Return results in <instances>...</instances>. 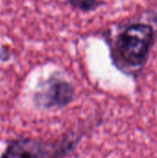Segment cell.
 <instances>
[{
    "instance_id": "obj_1",
    "label": "cell",
    "mask_w": 157,
    "mask_h": 158,
    "mask_svg": "<svg viewBox=\"0 0 157 158\" xmlns=\"http://www.w3.org/2000/svg\"><path fill=\"white\" fill-rule=\"evenodd\" d=\"M155 37V30L150 24L136 22L128 25L111 45L114 65L124 74L137 79L148 60Z\"/></svg>"
},
{
    "instance_id": "obj_2",
    "label": "cell",
    "mask_w": 157,
    "mask_h": 158,
    "mask_svg": "<svg viewBox=\"0 0 157 158\" xmlns=\"http://www.w3.org/2000/svg\"><path fill=\"white\" fill-rule=\"evenodd\" d=\"M84 130L68 131L53 140L31 136L10 139L0 158H67L76 150L85 134Z\"/></svg>"
},
{
    "instance_id": "obj_3",
    "label": "cell",
    "mask_w": 157,
    "mask_h": 158,
    "mask_svg": "<svg viewBox=\"0 0 157 158\" xmlns=\"http://www.w3.org/2000/svg\"><path fill=\"white\" fill-rule=\"evenodd\" d=\"M75 91L71 81L54 73L38 83L31 95V102L38 109H61L74 101Z\"/></svg>"
},
{
    "instance_id": "obj_4",
    "label": "cell",
    "mask_w": 157,
    "mask_h": 158,
    "mask_svg": "<svg viewBox=\"0 0 157 158\" xmlns=\"http://www.w3.org/2000/svg\"><path fill=\"white\" fill-rule=\"evenodd\" d=\"M68 3L72 7L83 12L93 11L96 9L100 5L98 0H68Z\"/></svg>"
}]
</instances>
